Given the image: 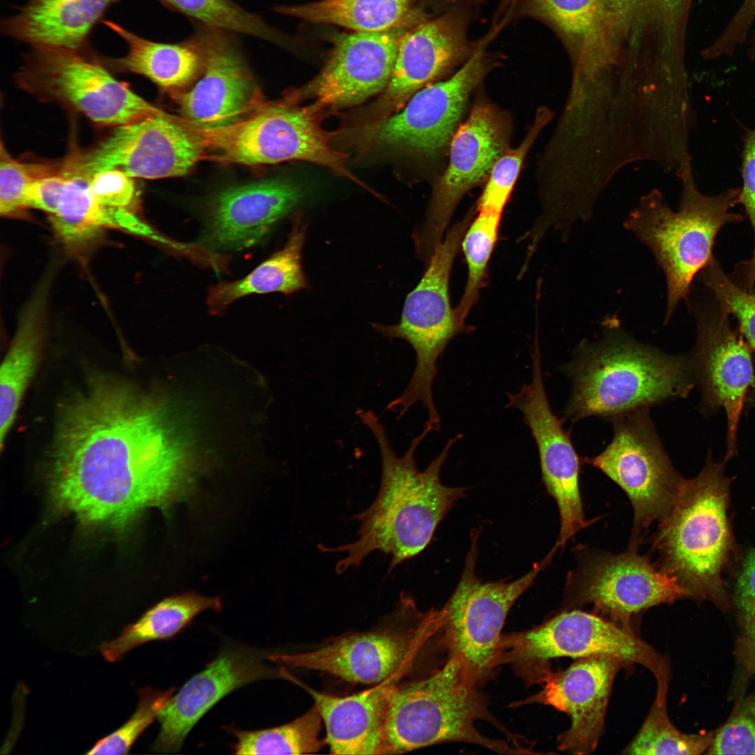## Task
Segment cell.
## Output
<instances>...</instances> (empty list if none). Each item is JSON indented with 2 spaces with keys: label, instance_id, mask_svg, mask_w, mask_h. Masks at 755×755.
Listing matches in <instances>:
<instances>
[{
  "label": "cell",
  "instance_id": "4dcf8cb0",
  "mask_svg": "<svg viewBox=\"0 0 755 755\" xmlns=\"http://www.w3.org/2000/svg\"><path fill=\"white\" fill-rule=\"evenodd\" d=\"M306 226L301 219H295L287 241L281 250L245 278L210 287L206 300L210 312L222 313L233 302L250 294L280 292L287 295L307 289L309 284L301 265Z\"/></svg>",
  "mask_w": 755,
  "mask_h": 755
},
{
  "label": "cell",
  "instance_id": "8992f818",
  "mask_svg": "<svg viewBox=\"0 0 755 755\" xmlns=\"http://www.w3.org/2000/svg\"><path fill=\"white\" fill-rule=\"evenodd\" d=\"M683 168V190L677 211L670 210L654 194L643 199L623 224L650 250L664 273L665 323L670 320L682 301L687 302L693 280L714 258L712 249L719 231L726 224L744 219L732 210L739 204L740 187L713 196L703 194L694 184L689 161Z\"/></svg>",
  "mask_w": 755,
  "mask_h": 755
},
{
  "label": "cell",
  "instance_id": "4fadbf2b",
  "mask_svg": "<svg viewBox=\"0 0 755 755\" xmlns=\"http://www.w3.org/2000/svg\"><path fill=\"white\" fill-rule=\"evenodd\" d=\"M205 148L196 133L159 110L116 127L93 149L68 157L62 168L88 179L113 168L132 178L177 177L186 174L204 157Z\"/></svg>",
  "mask_w": 755,
  "mask_h": 755
},
{
  "label": "cell",
  "instance_id": "f907efd6",
  "mask_svg": "<svg viewBox=\"0 0 755 755\" xmlns=\"http://www.w3.org/2000/svg\"><path fill=\"white\" fill-rule=\"evenodd\" d=\"M517 1V0H503V6H504V7H507V8L511 7L512 6V4L514 3H515Z\"/></svg>",
  "mask_w": 755,
  "mask_h": 755
},
{
  "label": "cell",
  "instance_id": "f546056e",
  "mask_svg": "<svg viewBox=\"0 0 755 755\" xmlns=\"http://www.w3.org/2000/svg\"><path fill=\"white\" fill-rule=\"evenodd\" d=\"M426 6L428 0H318L274 10L311 23L373 32L412 28L429 18Z\"/></svg>",
  "mask_w": 755,
  "mask_h": 755
},
{
  "label": "cell",
  "instance_id": "603a6c76",
  "mask_svg": "<svg viewBox=\"0 0 755 755\" xmlns=\"http://www.w3.org/2000/svg\"><path fill=\"white\" fill-rule=\"evenodd\" d=\"M304 196L285 178H268L226 188L209 203L202 236L208 247L241 250L258 243Z\"/></svg>",
  "mask_w": 755,
  "mask_h": 755
},
{
  "label": "cell",
  "instance_id": "74e56055",
  "mask_svg": "<svg viewBox=\"0 0 755 755\" xmlns=\"http://www.w3.org/2000/svg\"><path fill=\"white\" fill-rule=\"evenodd\" d=\"M546 113L543 110L539 111L522 143L515 148L506 150L496 161L478 199L477 211L503 213L524 159L547 122Z\"/></svg>",
  "mask_w": 755,
  "mask_h": 755
},
{
  "label": "cell",
  "instance_id": "9c48e42d",
  "mask_svg": "<svg viewBox=\"0 0 755 755\" xmlns=\"http://www.w3.org/2000/svg\"><path fill=\"white\" fill-rule=\"evenodd\" d=\"M479 531L470 534V549L452 595L441 609L442 642L480 684L498 666L501 633L506 617L519 597L533 583L556 549L517 580L484 582L476 573Z\"/></svg>",
  "mask_w": 755,
  "mask_h": 755
},
{
  "label": "cell",
  "instance_id": "7c38bea8",
  "mask_svg": "<svg viewBox=\"0 0 755 755\" xmlns=\"http://www.w3.org/2000/svg\"><path fill=\"white\" fill-rule=\"evenodd\" d=\"M612 419L614 436L598 455L587 462L601 470L628 495L636 531L670 513L684 480L666 453L649 408Z\"/></svg>",
  "mask_w": 755,
  "mask_h": 755
},
{
  "label": "cell",
  "instance_id": "7dc6e473",
  "mask_svg": "<svg viewBox=\"0 0 755 755\" xmlns=\"http://www.w3.org/2000/svg\"><path fill=\"white\" fill-rule=\"evenodd\" d=\"M66 182L67 177L61 171L38 179L28 191V208L41 210L50 215L56 214Z\"/></svg>",
  "mask_w": 755,
  "mask_h": 755
},
{
  "label": "cell",
  "instance_id": "836d02e7",
  "mask_svg": "<svg viewBox=\"0 0 755 755\" xmlns=\"http://www.w3.org/2000/svg\"><path fill=\"white\" fill-rule=\"evenodd\" d=\"M322 721L314 704L303 715L280 726L256 731L234 726L224 729L236 739V754H309L320 751L326 744L319 738Z\"/></svg>",
  "mask_w": 755,
  "mask_h": 755
},
{
  "label": "cell",
  "instance_id": "e0dca14e",
  "mask_svg": "<svg viewBox=\"0 0 755 755\" xmlns=\"http://www.w3.org/2000/svg\"><path fill=\"white\" fill-rule=\"evenodd\" d=\"M531 380L515 393L506 394L505 408L521 412L538 452L542 480L555 499L561 528L556 546L563 547L588 526L579 488L580 458L563 421L552 412L544 384L542 358L538 344L531 353Z\"/></svg>",
  "mask_w": 755,
  "mask_h": 755
},
{
  "label": "cell",
  "instance_id": "60d3db41",
  "mask_svg": "<svg viewBox=\"0 0 755 755\" xmlns=\"http://www.w3.org/2000/svg\"><path fill=\"white\" fill-rule=\"evenodd\" d=\"M61 166L24 163L14 159L1 143L0 150V213L8 217H22L28 208L27 193L43 177L59 172Z\"/></svg>",
  "mask_w": 755,
  "mask_h": 755
},
{
  "label": "cell",
  "instance_id": "c3c4849f",
  "mask_svg": "<svg viewBox=\"0 0 755 755\" xmlns=\"http://www.w3.org/2000/svg\"><path fill=\"white\" fill-rule=\"evenodd\" d=\"M615 8L632 9L642 6L654 7L670 18L684 14L691 0H609Z\"/></svg>",
  "mask_w": 755,
  "mask_h": 755
},
{
  "label": "cell",
  "instance_id": "2e32d148",
  "mask_svg": "<svg viewBox=\"0 0 755 755\" xmlns=\"http://www.w3.org/2000/svg\"><path fill=\"white\" fill-rule=\"evenodd\" d=\"M694 314L697 340L692 366L702 391L700 409L705 414L723 408L726 415L728 461L738 452L739 422L749 391L755 388L752 347L730 323V315L716 301L686 302Z\"/></svg>",
  "mask_w": 755,
  "mask_h": 755
},
{
  "label": "cell",
  "instance_id": "9a60e30c",
  "mask_svg": "<svg viewBox=\"0 0 755 755\" xmlns=\"http://www.w3.org/2000/svg\"><path fill=\"white\" fill-rule=\"evenodd\" d=\"M508 129L503 115L486 101H479L459 125L450 143L447 168L433 185L429 206L413 240L417 256L427 264L459 202L488 177L494 163L507 150Z\"/></svg>",
  "mask_w": 755,
  "mask_h": 755
},
{
  "label": "cell",
  "instance_id": "ffe728a7",
  "mask_svg": "<svg viewBox=\"0 0 755 755\" xmlns=\"http://www.w3.org/2000/svg\"><path fill=\"white\" fill-rule=\"evenodd\" d=\"M203 53L202 76L176 96L183 116L198 129L237 122L257 103V87L235 33L199 24L194 33Z\"/></svg>",
  "mask_w": 755,
  "mask_h": 755
},
{
  "label": "cell",
  "instance_id": "d590c367",
  "mask_svg": "<svg viewBox=\"0 0 755 755\" xmlns=\"http://www.w3.org/2000/svg\"><path fill=\"white\" fill-rule=\"evenodd\" d=\"M173 11L198 24L254 36L277 45L286 40L260 16L247 11L233 0H157Z\"/></svg>",
  "mask_w": 755,
  "mask_h": 755
},
{
  "label": "cell",
  "instance_id": "3957f363",
  "mask_svg": "<svg viewBox=\"0 0 755 755\" xmlns=\"http://www.w3.org/2000/svg\"><path fill=\"white\" fill-rule=\"evenodd\" d=\"M601 324L598 339L582 342L566 367L573 385L566 418H613L689 395L694 383L687 359L637 341L615 315Z\"/></svg>",
  "mask_w": 755,
  "mask_h": 755
},
{
  "label": "cell",
  "instance_id": "816d5d0a",
  "mask_svg": "<svg viewBox=\"0 0 755 755\" xmlns=\"http://www.w3.org/2000/svg\"><path fill=\"white\" fill-rule=\"evenodd\" d=\"M751 1H752V5H753V6H754V8H755V0H751Z\"/></svg>",
  "mask_w": 755,
  "mask_h": 755
},
{
  "label": "cell",
  "instance_id": "cb8c5ba5",
  "mask_svg": "<svg viewBox=\"0 0 755 755\" xmlns=\"http://www.w3.org/2000/svg\"><path fill=\"white\" fill-rule=\"evenodd\" d=\"M576 598L578 603L591 604L610 620L633 630V615L684 598V594L675 577L631 552L604 555L587 566Z\"/></svg>",
  "mask_w": 755,
  "mask_h": 755
},
{
  "label": "cell",
  "instance_id": "e575fe53",
  "mask_svg": "<svg viewBox=\"0 0 755 755\" xmlns=\"http://www.w3.org/2000/svg\"><path fill=\"white\" fill-rule=\"evenodd\" d=\"M502 213L478 211L467 228L461 242L468 268L463 294L454 308L458 321L466 325V317L486 284L488 264L498 237Z\"/></svg>",
  "mask_w": 755,
  "mask_h": 755
},
{
  "label": "cell",
  "instance_id": "f35d334b",
  "mask_svg": "<svg viewBox=\"0 0 755 755\" xmlns=\"http://www.w3.org/2000/svg\"><path fill=\"white\" fill-rule=\"evenodd\" d=\"M696 278L710 292L720 308L737 319L742 334L755 351V291L738 286L714 258Z\"/></svg>",
  "mask_w": 755,
  "mask_h": 755
},
{
  "label": "cell",
  "instance_id": "f1b7e54d",
  "mask_svg": "<svg viewBox=\"0 0 755 755\" xmlns=\"http://www.w3.org/2000/svg\"><path fill=\"white\" fill-rule=\"evenodd\" d=\"M104 24L127 43L126 55L118 58L102 57L103 63L115 71L137 73L164 89H178L202 73V48L194 34L176 43L148 40L112 21Z\"/></svg>",
  "mask_w": 755,
  "mask_h": 755
},
{
  "label": "cell",
  "instance_id": "5bb4252c",
  "mask_svg": "<svg viewBox=\"0 0 755 755\" xmlns=\"http://www.w3.org/2000/svg\"><path fill=\"white\" fill-rule=\"evenodd\" d=\"M488 69L480 47L452 76L419 90L398 112L363 136L386 151L425 157L440 153L450 145L470 95Z\"/></svg>",
  "mask_w": 755,
  "mask_h": 755
},
{
  "label": "cell",
  "instance_id": "8d00e7d4",
  "mask_svg": "<svg viewBox=\"0 0 755 755\" xmlns=\"http://www.w3.org/2000/svg\"><path fill=\"white\" fill-rule=\"evenodd\" d=\"M713 731L687 734L670 721L667 703H654L641 728L624 749L627 754H701L711 746Z\"/></svg>",
  "mask_w": 755,
  "mask_h": 755
},
{
  "label": "cell",
  "instance_id": "1f68e13d",
  "mask_svg": "<svg viewBox=\"0 0 755 755\" xmlns=\"http://www.w3.org/2000/svg\"><path fill=\"white\" fill-rule=\"evenodd\" d=\"M222 603L217 597L188 592L168 597L147 610L134 623L129 624L115 638L103 642L100 651L110 662L121 660L131 649L150 641L166 640L182 631L201 612L218 611Z\"/></svg>",
  "mask_w": 755,
  "mask_h": 755
},
{
  "label": "cell",
  "instance_id": "277c9868",
  "mask_svg": "<svg viewBox=\"0 0 755 755\" xmlns=\"http://www.w3.org/2000/svg\"><path fill=\"white\" fill-rule=\"evenodd\" d=\"M726 463L714 461L709 452L699 474L684 480L654 545L661 570L676 579L684 598L721 610L732 604L724 579L733 549L728 514L733 479L725 474Z\"/></svg>",
  "mask_w": 755,
  "mask_h": 755
},
{
  "label": "cell",
  "instance_id": "ac0fdd59",
  "mask_svg": "<svg viewBox=\"0 0 755 755\" xmlns=\"http://www.w3.org/2000/svg\"><path fill=\"white\" fill-rule=\"evenodd\" d=\"M466 16L452 10L415 25L401 37L385 89L359 113L361 132L398 112L419 90L442 76L468 53Z\"/></svg>",
  "mask_w": 755,
  "mask_h": 755
},
{
  "label": "cell",
  "instance_id": "484cf974",
  "mask_svg": "<svg viewBox=\"0 0 755 755\" xmlns=\"http://www.w3.org/2000/svg\"><path fill=\"white\" fill-rule=\"evenodd\" d=\"M56 263L45 270L19 314L17 328L0 373V445L15 421L37 368L43 346Z\"/></svg>",
  "mask_w": 755,
  "mask_h": 755
},
{
  "label": "cell",
  "instance_id": "8fae6325",
  "mask_svg": "<svg viewBox=\"0 0 755 755\" xmlns=\"http://www.w3.org/2000/svg\"><path fill=\"white\" fill-rule=\"evenodd\" d=\"M85 49L33 47L17 74L22 88L68 104L96 124L118 127L159 111Z\"/></svg>",
  "mask_w": 755,
  "mask_h": 755
},
{
  "label": "cell",
  "instance_id": "d6986e66",
  "mask_svg": "<svg viewBox=\"0 0 755 755\" xmlns=\"http://www.w3.org/2000/svg\"><path fill=\"white\" fill-rule=\"evenodd\" d=\"M442 625L441 610H431L410 633L352 634L312 651L271 654L268 659L292 668L326 673L352 683L379 684L405 666L423 643L441 632Z\"/></svg>",
  "mask_w": 755,
  "mask_h": 755
},
{
  "label": "cell",
  "instance_id": "681fc988",
  "mask_svg": "<svg viewBox=\"0 0 755 755\" xmlns=\"http://www.w3.org/2000/svg\"><path fill=\"white\" fill-rule=\"evenodd\" d=\"M738 659L749 672L755 674V639L744 636L738 644Z\"/></svg>",
  "mask_w": 755,
  "mask_h": 755
},
{
  "label": "cell",
  "instance_id": "d4e9b609",
  "mask_svg": "<svg viewBox=\"0 0 755 755\" xmlns=\"http://www.w3.org/2000/svg\"><path fill=\"white\" fill-rule=\"evenodd\" d=\"M272 674L261 654L247 649H224L189 679L159 712L160 730L152 749L163 753L178 752L189 731L221 699Z\"/></svg>",
  "mask_w": 755,
  "mask_h": 755
},
{
  "label": "cell",
  "instance_id": "4316f807",
  "mask_svg": "<svg viewBox=\"0 0 755 755\" xmlns=\"http://www.w3.org/2000/svg\"><path fill=\"white\" fill-rule=\"evenodd\" d=\"M394 684L384 682L345 697L308 689L325 724L332 754H383L387 713Z\"/></svg>",
  "mask_w": 755,
  "mask_h": 755
},
{
  "label": "cell",
  "instance_id": "ab89813d",
  "mask_svg": "<svg viewBox=\"0 0 755 755\" xmlns=\"http://www.w3.org/2000/svg\"><path fill=\"white\" fill-rule=\"evenodd\" d=\"M175 688L158 690L146 686L138 690L139 700L129 719L113 733L100 739L87 754H127L143 731L157 718L174 694Z\"/></svg>",
  "mask_w": 755,
  "mask_h": 755
},
{
  "label": "cell",
  "instance_id": "7a4b0ae2",
  "mask_svg": "<svg viewBox=\"0 0 755 755\" xmlns=\"http://www.w3.org/2000/svg\"><path fill=\"white\" fill-rule=\"evenodd\" d=\"M357 415L377 441L381 457V481L372 504L352 519L359 523L357 538L335 547L319 545L324 553H345L335 570L343 574L357 568L378 551L390 557L389 573L419 554L429 544L444 517L462 498L468 487H452L440 481V471L450 451L462 438H450L442 452L422 471L417 469V447L433 431L425 423L422 431L398 456L389 441L384 426L372 411L358 409Z\"/></svg>",
  "mask_w": 755,
  "mask_h": 755
},
{
  "label": "cell",
  "instance_id": "b9f144b4",
  "mask_svg": "<svg viewBox=\"0 0 755 755\" xmlns=\"http://www.w3.org/2000/svg\"><path fill=\"white\" fill-rule=\"evenodd\" d=\"M529 10L571 35L587 34L594 27L598 0H528Z\"/></svg>",
  "mask_w": 755,
  "mask_h": 755
},
{
  "label": "cell",
  "instance_id": "44dd1931",
  "mask_svg": "<svg viewBox=\"0 0 755 755\" xmlns=\"http://www.w3.org/2000/svg\"><path fill=\"white\" fill-rule=\"evenodd\" d=\"M410 29L336 36L325 66L305 89L315 99L311 107L319 113L355 106L382 93L389 82L401 38Z\"/></svg>",
  "mask_w": 755,
  "mask_h": 755
},
{
  "label": "cell",
  "instance_id": "5b68a950",
  "mask_svg": "<svg viewBox=\"0 0 755 755\" xmlns=\"http://www.w3.org/2000/svg\"><path fill=\"white\" fill-rule=\"evenodd\" d=\"M478 684L462 662L449 656L429 676L394 686L387 713L383 754L403 753L424 747L464 742L498 754H525L526 750L483 735L475 723L483 720L519 742L493 717Z\"/></svg>",
  "mask_w": 755,
  "mask_h": 755
},
{
  "label": "cell",
  "instance_id": "ba28073f",
  "mask_svg": "<svg viewBox=\"0 0 755 755\" xmlns=\"http://www.w3.org/2000/svg\"><path fill=\"white\" fill-rule=\"evenodd\" d=\"M598 656L644 666L656 680L654 700L667 703L670 674L665 657L633 630L578 610L561 612L532 629L503 635L498 664L510 663L525 679L542 682L552 672L548 662L552 659Z\"/></svg>",
  "mask_w": 755,
  "mask_h": 755
},
{
  "label": "cell",
  "instance_id": "7402d4cb",
  "mask_svg": "<svg viewBox=\"0 0 755 755\" xmlns=\"http://www.w3.org/2000/svg\"><path fill=\"white\" fill-rule=\"evenodd\" d=\"M627 665L611 656L577 659L566 670L551 672L542 689L522 703H542L566 713L570 725L558 737V748L573 754H591L604 733L614 680Z\"/></svg>",
  "mask_w": 755,
  "mask_h": 755
},
{
  "label": "cell",
  "instance_id": "52a82bcc",
  "mask_svg": "<svg viewBox=\"0 0 755 755\" xmlns=\"http://www.w3.org/2000/svg\"><path fill=\"white\" fill-rule=\"evenodd\" d=\"M473 217L470 212L448 230L419 283L406 296L399 321L393 325L373 324L382 336L406 341L415 352L416 364L408 386L387 406L388 410L398 414V419L421 403L427 410V421L434 426L440 424L433 398L438 360L455 336L473 330L458 321L449 294L452 266Z\"/></svg>",
  "mask_w": 755,
  "mask_h": 755
},
{
  "label": "cell",
  "instance_id": "6da1fadb",
  "mask_svg": "<svg viewBox=\"0 0 755 755\" xmlns=\"http://www.w3.org/2000/svg\"><path fill=\"white\" fill-rule=\"evenodd\" d=\"M163 408L129 382L92 378L57 416L48 470L55 508L85 526L122 530L190 494L191 466Z\"/></svg>",
  "mask_w": 755,
  "mask_h": 755
},
{
  "label": "cell",
  "instance_id": "f5cc1de1",
  "mask_svg": "<svg viewBox=\"0 0 755 755\" xmlns=\"http://www.w3.org/2000/svg\"><path fill=\"white\" fill-rule=\"evenodd\" d=\"M754 389H755V388H754ZM754 397H755V393H754Z\"/></svg>",
  "mask_w": 755,
  "mask_h": 755
},
{
  "label": "cell",
  "instance_id": "f6af8a7d",
  "mask_svg": "<svg viewBox=\"0 0 755 755\" xmlns=\"http://www.w3.org/2000/svg\"><path fill=\"white\" fill-rule=\"evenodd\" d=\"M134 178L113 168L95 173L89 178L91 190L99 203L111 208L134 213L138 194Z\"/></svg>",
  "mask_w": 755,
  "mask_h": 755
},
{
  "label": "cell",
  "instance_id": "bcb514c9",
  "mask_svg": "<svg viewBox=\"0 0 755 755\" xmlns=\"http://www.w3.org/2000/svg\"><path fill=\"white\" fill-rule=\"evenodd\" d=\"M745 635L755 639V548L746 557L739 573L733 598Z\"/></svg>",
  "mask_w": 755,
  "mask_h": 755
},
{
  "label": "cell",
  "instance_id": "ee69618b",
  "mask_svg": "<svg viewBox=\"0 0 755 755\" xmlns=\"http://www.w3.org/2000/svg\"><path fill=\"white\" fill-rule=\"evenodd\" d=\"M755 101V87L754 91ZM741 175L742 185L740 187L739 204L745 208L754 235V248L752 257L744 265L746 268V287L755 289V127L747 129L742 138Z\"/></svg>",
  "mask_w": 755,
  "mask_h": 755
},
{
  "label": "cell",
  "instance_id": "30bf717a",
  "mask_svg": "<svg viewBox=\"0 0 755 755\" xmlns=\"http://www.w3.org/2000/svg\"><path fill=\"white\" fill-rule=\"evenodd\" d=\"M197 130L205 147L217 151L220 161L245 165L306 161L366 187L346 166L345 155L332 148L310 106L273 105L227 127Z\"/></svg>",
  "mask_w": 755,
  "mask_h": 755
},
{
  "label": "cell",
  "instance_id": "7bdbcfd3",
  "mask_svg": "<svg viewBox=\"0 0 755 755\" xmlns=\"http://www.w3.org/2000/svg\"><path fill=\"white\" fill-rule=\"evenodd\" d=\"M709 754H755V703L742 705L714 733Z\"/></svg>",
  "mask_w": 755,
  "mask_h": 755
},
{
  "label": "cell",
  "instance_id": "83f0119b",
  "mask_svg": "<svg viewBox=\"0 0 755 755\" xmlns=\"http://www.w3.org/2000/svg\"><path fill=\"white\" fill-rule=\"evenodd\" d=\"M117 1L30 0L2 30L33 47L85 49L92 28Z\"/></svg>",
  "mask_w": 755,
  "mask_h": 755
},
{
  "label": "cell",
  "instance_id": "d6a6232c",
  "mask_svg": "<svg viewBox=\"0 0 755 755\" xmlns=\"http://www.w3.org/2000/svg\"><path fill=\"white\" fill-rule=\"evenodd\" d=\"M67 182L58 211L50 215L57 236L69 248L80 250L90 246L101 236L102 229L116 228L114 208L106 207L94 197L86 177L64 173Z\"/></svg>",
  "mask_w": 755,
  "mask_h": 755
}]
</instances>
